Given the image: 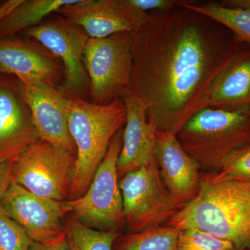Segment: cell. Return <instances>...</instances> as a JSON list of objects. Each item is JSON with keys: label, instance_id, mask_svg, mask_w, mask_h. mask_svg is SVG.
I'll return each mask as SVG.
<instances>
[{"label": "cell", "instance_id": "cell-1", "mask_svg": "<svg viewBox=\"0 0 250 250\" xmlns=\"http://www.w3.org/2000/svg\"><path fill=\"white\" fill-rule=\"evenodd\" d=\"M148 14L133 32L127 92L142 102L156 131L177 136L203 108L210 87L243 42L223 24L180 6Z\"/></svg>", "mask_w": 250, "mask_h": 250}, {"label": "cell", "instance_id": "cell-2", "mask_svg": "<svg viewBox=\"0 0 250 250\" xmlns=\"http://www.w3.org/2000/svg\"><path fill=\"white\" fill-rule=\"evenodd\" d=\"M167 226L197 229L229 241L235 250H250V181H218L201 174L196 197Z\"/></svg>", "mask_w": 250, "mask_h": 250}, {"label": "cell", "instance_id": "cell-3", "mask_svg": "<svg viewBox=\"0 0 250 250\" xmlns=\"http://www.w3.org/2000/svg\"><path fill=\"white\" fill-rule=\"evenodd\" d=\"M65 95L69 131L77 149L70 200L80 198L88 190L112 139L124 128L126 111L123 99L99 105L84 98Z\"/></svg>", "mask_w": 250, "mask_h": 250}, {"label": "cell", "instance_id": "cell-4", "mask_svg": "<svg viewBox=\"0 0 250 250\" xmlns=\"http://www.w3.org/2000/svg\"><path fill=\"white\" fill-rule=\"evenodd\" d=\"M176 136L201 168L216 173L233 154L250 146V107L202 108Z\"/></svg>", "mask_w": 250, "mask_h": 250}, {"label": "cell", "instance_id": "cell-5", "mask_svg": "<svg viewBox=\"0 0 250 250\" xmlns=\"http://www.w3.org/2000/svg\"><path fill=\"white\" fill-rule=\"evenodd\" d=\"M123 129L112 139L88 190L80 198L62 202L67 214L101 231H116L125 225L123 197L117 164L123 146Z\"/></svg>", "mask_w": 250, "mask_h": 250}, {"label": "cell", "instance_id": "cell-6", "mask_svg": "<svg viewBox=\"0 0 250 250\" xmlns=\"http://www.w3.org/2000/svg\"><path fill=\"white\" fill-rule=\"evenodd\" d=\"M83 62L90 82L92 103L108 104L129 89L133 71V32L103 39L90 38Z\"/></svg>", "mask_w": 250, "mask_h": 250}, {"label": "cell", "instance_id": "cell-7", "mask_svg": "<svg viewBox=\"0 0 250 250\" xmlns=\"http://www.w3.org/2000/svg\"><path fill=\"white\" fill-rule=\"evenodd\" d=\"M125 224L131 233L159 228L182 207L167 190L156 159L119 180Z\"/></svg>", "mask_w": 250, "mask_h": 250}, {"label": "cell", "instance_id": "cell-8", "mask_svg": "<svg viewBox=\"0 0 250 250\" xmlns=\"http://www.w3.org/2000/svg\"><path fill=\"white\" fill-rule=\"evenodd\" d=\"M77 156L39 140L15 162L14 182L38 196L68 200Z\"/></svg>", "mask_w": 250, "mask_h": 250}, {"label": "cell", "instance_id": "cell-9", "mask_svg": "<svg viewBox=\"0 0 250 250\" xmlns=\"http://www.w3.org/2000/svg\"><path fill=\"white\" fill-rule=\"evenodd\" d=\"M24 33L60 59L64 71L62 93L83 98L90 89L83 62V52L90 39L85 31L57 14Z\"/></svg>", "mask_w": 250, "mask_h": 250}, {"label": "cell", "instance_id": "cell-10", "mask_svg": "<svg viewBox=\"0 0 250 250\" xmlns=\"http://www.w3.org/2000/svg\"><path fill=\"white\" fill-rule=\"evenodd\" d=\"M56 14L80 26L91 39L134 32L149 16L130 0H77L60 8Z\"/></svg>", "mask_w": 250, "mask_h": 250}, {"label": "cell", "instance_id": "cell-11", "mask_svg": "<svg viewBox=\"0 0 250 250\" xmlns=\"http://www.w3.org/2000/svg\"><path fill=\"white\" fill-rule=\"evenodd\" d=\"M0 208L19 224L34 243H46L64 231L67 215L62 202L38 196L13 182Z\"/></svg>", "mask_w": 250, "mask_h": 250}, {"label": "cell", "instance_id": "cell-12", "mask_svg": "<svg viewBox=\"0 0 250 250\" xmlns=\"http://www.w3.org/2000/svg\"><path fill=\"white\" fill-rule=\"evenodd\" d=\"M39 140L17 79L0 75V163L16 161Z\"/></svg>", "mask_w": 250, "mask_h": 250}, {"label": "cell", "instance_id": "cell-13", "mask_svg": "<svg viewBox=\"0 0 250 250\" xmlns=\"http://www.w3.org/2000/svg\"><path fill=\"white\" fill-rule=\"evenodd\" d=\"M60 59L37 42L0 38V75L30 84L56 87L63 71ZM64 73V71H63Z\"/></svg>", "mask_w": 250, "mask_h": 250}, {"label": "cell", "instance_id": "cell-14", "mask_svg": "<svg viewBox=\"0 0 250 250\" xmlns=\"http://www.w3.org/2000/svg\"><path fill=\"white\" fill-rule=\"evenodd\" d=\"M18 82L39 139L77 156L76 146L69 131L65 94L50 85Z\"/></svg>", "mask_w": 250, "mask_h": 250}, {"label": "cell", "instance_id": "cell-15", "mask_svg": "<svg viewBox=\"0 0 250 250\" xmlns=\"http://www.w3.org/2000/svg\"><path fill=\"white\" fill-rule=\"evenodd\" d=\"M154 157L167 190L180 203L191 201L200 188V164L189 156L175 135L156 131Z\"/></svg>", "mask_w": 250, "mask_h": 250}, {"label": "cell", "instance_id": "cell-16", "mask_svg": "<svg viewBox=\"0 0 250 250\" xmlns=\"http://www.w3.org/2000/svg\"><path fill=\"white\" fill-rule=\"evenodd\" d=\"M126 111L123 146L117 164L119 180L128 172L138 170L155 159L156 129L147 119L142 102L126 92L123 95Z\"/></svg>", "mask_w": 250, "mask_h": 250}, {"label": "cell", "instance_id": "cell-17", "mask_svg": "<svg viewBox=\"0 0 250 250\" xmlns=\"http://www.w3.org/2000/svg\"><path fill=\"white\" fill-rule=\"evenodd\" d=\"M205 107H250V42H242L232 60L215 79L206 96Z\"/></svg>", "mask_w": 250, "mask_h": 250}, {"label": "cell", "instance_id": "cell-18", "mask_svg": "<svg viewBox=\"0 0 250 250\" xmlns=\"http://www.w3.org/2000/svg\"><path fill=\"white\" fill-rule=\"evenodd\" d=\"M77 0H21L0 24V38L14 37L37 26L65 5Z\"/></svg>", "mask_w": 250, "mask_h": 250}, {"label": "cell", "instance_id": "cell-19", "mask_svg": "<svg viewBox=\"0 0 250 250\" xmlns=\"http://www.w3.org/2000/svg\"><path fill=\"white\" fill-rule=\"evenodd\" d=\"M179 6L196 11L228 27L241 42H250V11L227 7L219 1L184 0Z\"/></svg>", "mask_w": 250, "mask_h": 250}, {"label": "cell", "instance_id": "cell-20", "mask_svg": "<svg viewBox=\"0 0 250 250\" xmlns=\"http://www.w3.org/2000/svg\"><path fill=\"white\" fill-rule=\"evenodd\" d=\"M66 215L64 231L67 250H113L115 242L121 233L95 229L81 223L71 214Z\"/></svg>", "mask_w": 250, "mask_h": 250}, {"label": "cell", "instance_id": "cell-21", "mask_svg": "<svg viewBox=\"0 0 250 250\" xmlns=\"http://www.w3.org/2000/svg\"><path fill=\"white\" fill-rule=\"evenodd\" d=\"M180 231L172 227H159L117 238L113 250H177Z\"/></svg>", "mask_w": 250, "mask_h": 250}, {"label": "cell", "instance_id": "cell-22", "mask_svg": "<svg viewBox=\"0 0 250 250\" xmlns=\"http://www.w3.org/2000/svg\"><path fill=\"white\" fill-rule=\"evenodd\" d=\"M177 250H235L232 243L197 229L179 232Z\"/></svg>", "mask_w": 250, "mask_h": 250}, {"label": "cell", "instance_id": "cell-23", "mask_svg": "<svg viewBox=\"0 0 250 250\" xmlns=\"http://www.w3.org/2000/svg\"><path fill=\"white\" fill-rule=\"evenodd\" d=\"M33 244L24 229L0 208V250H31Z\"/></svg>", "mask_w": 250, "mask_h": 250}, {"label": "cell", "instance_id": "cell-24", "mask_svg": "<svg viewBox=\"0 0 250 250\" xmlns=\"http://www.w3.org/2000/svg\"><path fill=\"white\" fill-rule=\"evenodd\" d=\"M209 174L218 181H250V146L233 154L218 172Z\"/></svg>", "mask_w": 250, "mask_h": 250}, {"label": "cell", "instance_id": "cell-25", "mask_svg": "<svg viewBox=\"0 0 250 250\" xmlns=\"http://www.w3.org/2000/svg\"><path fill=\"white\" fill-rule=\"evenodd\" d=\"M131 4L143 11H163L178 7L183 0H130Z\"/></svg>", "mask_w": 250, "mask_h": 250}, {"label": "cell", "instance_id": "cell-26", "mask_svg": "<svg viewBox=\"0 0 250 250\" xmlns=\"http://www.w3.org/2000/svg\"><path fill=\"white\" fill-rule=\"evenodd\" d=\"M16 161L0 163V200L14 182V171Z\"/></svg>", "mask_w": 250, "mask_h": 250}, {"label": "cell", "instance_id": "cell-27", "mask_svg": "<svg viewBox=\"0 0 250 250\" xmlns=\"http://www.w3.org/2000/svg\"><path fill=\"white\" fill-rule=\"evenodd\" d=\"M31 250H67V241L65 231L52 241L46 243H34Z\"/></svg>", "mask_w": 250, "mask_h": 250}, {"label": "cell", "instance_id": "cell-28", "mask_svg": "<svg viewBox=\"0 0 250 250\" xmlns=\"http://www.w3.org/2000/svg\"><path fill=\"white\" fill-rule=\"evenodd\" d=\"M21 0H8L0 4V24L21 2Z\"/></svg>", "mask_w": 250, "mask_h": 250}, {"label": "cell", "instance_id": "cell-29", "mask_svg": "<svg viewBox=\"0 0 250 250\" xmlns=\"http://www.w3.org/2000/svg\"><path fill=\"white\" fill-rule=\"evenodd\" d=\"M219 2L227 7L250 11V0H222Z\"/></svg>", "mask_w": 250, "mask_h": 250}, {"label": "cell", "instance_id": "cell-30", "mask_svg": "<svg viewBox=\"0 0 250 250\" xmlns=\"http://www.w3.org/2000/svg\"><path fill=\"white\" fill-rule=\"evenodd\" d=\"M1 2H2V1H0V4H1Z\"/></svg>", "mask_w": 250, "mask_h": 250}]
</instances>
